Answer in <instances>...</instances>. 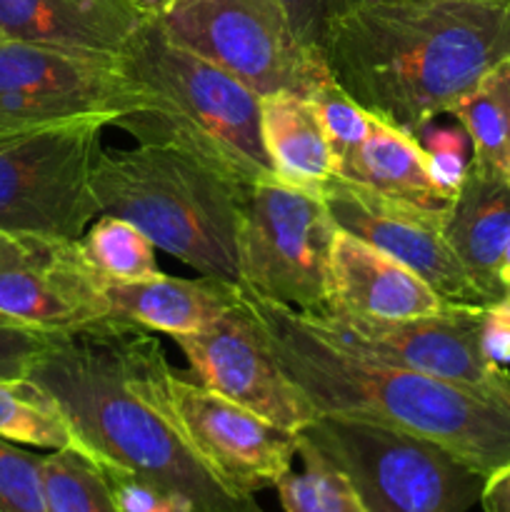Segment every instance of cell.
<instances>
[{
	"mask_svg": "<svg viewBox=\"0 0 510 512\" xmlns=\"http://www.w3.org/2000/svg\"><path fill=\"white\" fill-rule=\"evenodd\" d=\"M168 370L155 333L105 318L50 335L28 378L58 400L78 450L103 473L153 485L190 512H268L195 453L170 408Z\"/></svg>",
	"mask_w": 510,
	"mask_h": 512,
	"instance_id": "cell-1",
	"label": "cell"
},
{
	"mask_svg": "<svg viewBox=\"0 0 510 512\" xmlns=\"http://www.w3.org/2000/svg\"><path fill=\"white\" fill-rule=\"evenodd\" d=\"M320 53L360 108L420 138L510 58V0H360Z\"/></svg>",
	"mask_w": 510,
	"mask_h": 512,
	"instance_id": "cell-2",
	"label": "cell"
},
{
	"mask_svg": "<svg viewBox=\"0 0 510 512\" xmlns=\"http://www.w3.org/2000/svg\"><path fill=\"white\" fill-rule=\"evenodd\" d=\"M240 300L280 368L318 415L418 435L485 480L510 465V385L475 388L368 360L335 345L288 305L260 298L243 285Z\"/></svg>",
	"mask_w": 510,
	"mask_h": 512,
	"instance_id": "cell-3",
	"label": "cell"
},
{
	"mask_svg": "<svg viewBox=\"0 0 510 512\" xmlns=\"http://www.w3.org/2000/svg\"><path fill=\"white\" fill-rule=\"evenodd\" d=\"M120 60L148 95V108L125 113L115 128L135 143L185 150L240 185L275 180L260 133L258 93L173 43L155 18L135 33Z\"/></svg>",
	"mask_w": 510,
	"mask_h": 512,
	"instance_id": "cell-4",
	"label": "cell"
},
{
	"mask_svg": "<svg viewBox=\"0 0 510 512\" xmlns=\"http://www.w3.org/2000/svg\"><path fill=\"white\" fill-rule=\"evenodd\" d=\"M93 190L100 215L128 220L198 273L238 283V180L173 145H103Z\"/></svg>",
	"mask_w": 510,
	"mask_h": 512,
	"instance_id": "cell-5",
	"label": "cell"
},
{
	"mask_svg": "<svg viewBox=\"0 0 510 512\" xmlns=\"http://www.w3.org/2000/svg\"><path fill=\"white\" fill-rule=\"evenodd\" d=\"M298 435L348 475L365 512H468L483 495V475L403 430L318 415Z\"/></svg>",
	"mask_w": 510,
	"mask_h": 512,
	"instance_id": "cell-6",
	"label": "cell"
},
{
	"mask_svg": "<svg viewBox=\"0 0 510 512\" xmlns=\"http://www.w3.org/2000/svg\"><path fill=\"white\" fill-rule=\"evenodd\" d=\"M155 23L258 95H313L330 80L320 50L300 40L278 0H170Z\"/></svg>",
	"mask_w": 510,
	"mask_h": 512,
	"instance_id": "cell-7",
	"label": "cell"
},
{
	"mask_svg": "<svg viewBox=\"0 0 510 512\" xmlns=\"http://www.w3.org/2000/svg\"><path fill=\"white\" fill-rule=\"evenodd\" d=\"M338 235L323 195L290 185H243L238 213V283L298 313L320 315L328 303Z\"/></svg>",
	"mask_w": 510,
	"mask_h": 512,
	"instance_id": "cell-8",
	"label": "cell"
},
{
	"mask_svg": "<svg viewBox=\"0 0 510 512\" xmlns=\"http://www.w3.org/2000/svg\"><path fill=\"white\" fill-rule=\"evenodd\" d=\"M103 118H75L0 138V228L80 240L100 218L93 190Z\"/></svg>",
	"mask_w": 510,
	"mask_h": 512,
	"instance_id": "cell-9",
	"label": "cell"
},
{
	"mask_svg": "<svg viewBox=\"0 0 510 512\" xmlns=\"http://www.w3.org/2000/svg\"><path fill=\"white\" fill-rule=\"evenodd\" d=\"M143 108L148 95L120 58L0 40V138L75 118L115 125Z\"/></svg>",
	"mask_w": 510,
	"mask_h": 512,
	"instance_id": "cell-10",
	"label": "cell"
},
{
	"mask_svg": "<svg viewBox=\"0 0 510 512\" xmlns=\"http://www.w3.org/2000/svg\"><path fill=\"white\" fill-rule=\"evenodd\" d=\"M485 310L488 305L450 303L440 313L395 320L343 313L303 315L335 345L368 360L475 388H508V368L485 355Z\"/></svg>",
	"mask_w": 510,
	"mask_h": 512,
	"instance_id": "cell-11",
	"label": "cell"
},
{
	"mask_svg": "<svg viewBox=\"0 0 510 512\" xmlns=\"http://www.w3.org/2000/svg\"><path fill=\"white\" fill-rule=\"evenodd\" d=\"M105 285L80 240L0 228V328L65 335L100 323Z\"/></svg>",
	"mask_w": 510,
	"mask_h": 512,
	"instance_id": "cell-12",
	"label": "cell"
},
{
	"mask_svg": "<svg viewBox=\"0 0 510 512\" xmlns=\"http://www.w3.org/2000/svg\"><path fill=\"white\" fill-rule=\"evenodd\" d=\"M323 200L340 230L408 265L445 300L488 305L445 238V218L450 208H425L413 200L370 190L340 175L328 180Z\"/></svg>",
	"mask_w": 510,
	"mask_h": 512,
	"instance_id": "cell-13",
	"label": "cell"
},
{
	"mask_svg": "<svg viewBox=\"0 0 510 512\" xmlns=\"http://www.w3.org/2000/svg\"><path fill=\"white\" fill-rule=\"evenodd\" d=\"M170 408L203 463L238 493L275 488L293 470L298 435L268 423L243 405L203 388L170 368L165 378Z\"/></svg>",
	"mask_w": 510,
	"mask_h": 512,
	"instance_id": "cell-14",
	"label": "cell"
},
{
	"mask_svg": "<svg viewBox=\"0 0 510 512\" xmlns=\"http://www.w3.org/2000/svg\"><path fill=\"white\" fill-rule=\"evenodd\" d=\"M173 343L203 388L243 405L268 423L298 435L318 418L308 398L270 353L243 300L210 328L175 335Z\"/></svg>",
	"mask_w": 510,
	"mask_h": 512,
	"instance_id": "cell-15",
	"label": "cell"
},
{
	"mask_svg": "<svg viewBox=\"0 0 510 512\" xmlns=\"http://www.w3.org/2000/svg\"><path fill=\"white\" fill-rule=\"evenodd\" d=\"M448 305L408 265L338 228L323 313L395 320L433 315Z\"/></svg>",
	"mask_w": 510,
	"mask_h": 512,
	"instance_id": "cell-16",
	"label": "cell"
},
{
	"mask_svg": "<svg viewBox=\"0 0 510 512\" xmlns=\"http://www.w3.org/2000/svg\"><path fill=\"white\" fill-rule=\"evenodd\" d=\"M133 0H0V33L8 40L120 58L148 23Z\"/></svg>",
	"mask_w": 510,
	"mask_h": 512,
	"instance_id": "cell-17",
	"label": "cell"
},
{
	"mask_svg": "<svg viewBox=\"0 0 510 512\" xmlns=\"http://www.w3.org/2000/svg\"><path fill=\"white\" fill-rule=\"evenodd\" d=\"M445 238L488 305L505 300L500 270L510 240V183L503 173L468 160L445 218Z\"/></svg>",
	"mask_w": 510,
	"mask_h": 512,
	"instance_id": "cell-18",
	"label": "cell"
},
{
	"mask_svg": "<svg viewBox=\"0 0 510 512\" xmlns=\"http://www.w3.org/2000/svg\"><path fill=\"white\" fill-rule=\"evenodd\" d=\"M105 298L110 320L175 338L218 323L240 303V285L215 275L188 280L160 273L158 278L135 283H108Z\"/></svg>",
	"mask_w": 510,
	"mask_h": 512,
	"instance_id": "cell-19",
	"label": "cell"
},
{
	"mask_svg": "<svg viewBox=\"0 0 510 512\" xmlns=\"http://www.w3.org/2000/svg\"><path fill=\"white\" fill-rule=\"evenodd\" d=\"M260 133L278 183L323 195L335 175V158L310 95H260Z\"/></svg>",
	"mask_w": 510,
	"mask_h": 512,
	"instance_id": "cell-20",
	"label": "cell"
},
{
	"mask_svg": "<svg viewBox=\"0 0 510 512\" xmlns=\"http://www.w3.org/2000/svg\"><path fill=\"white\" fill-rule=\"evenodd\" d=\"M338 175L378 193L413 200L425 208L448 210L453 205V195L438 188L430 175L428 153L420 138L375 115L365 140L353 158L340 165Z\"/></svg>",
	"mask_w": 510,
	"mask_h": 512,
	"instance_id": "cell-21",
	"label": "cell"
},
{
	"mask_svg": "<svg viewBox=\"0 0 510 512\" xmlns=\"http://www.w3.org/2000/svg\"><path fill=\"white\" fill-rule=\"evenodd\" d=\"M0 438L40 450H78L58 400L28 375L0 378Z\"/></svg>",
	"mask_w": 510,
	"mask_h": 512,
	"instance_id": "cell-22",
	"label": "cell"
},
{
	"mask_svg": "<svg viewBox=\"0 0 510 512\" xmlns=\"http://www.w3.org/2000/svg\"><path fill=\"white\" fill-rule=\"evenodd\" d=\"M503 65V63H500ZM485 75L453 110L455 120L470 140V160L505 175L510 150V93L503 68Z\"/></svg>",
	"mask_w": 510,
	"mask_h": 512,
	"instance_id": "cell-23",
	"label": "cell"
},
{
	"mask_svg": "<svg viewBox=\"0 0 510 512\" xmlns=\"http://www.w3.org/2000/svg\"><path fill=\"white\" fill-rule=\"evenodd\" d=\"M80 243L105 283H135L160 275L153 240L118 215L95 218Z\"/></svg>",
	"mask_w": 510,
	"mask_h": 512,
	"instance_id": "cell-24",
	"label": "cell"
},
{
	"mask_svg": "<svg viewBox=\"0 0 510 512\" xmlns=\"http://www.w3.org/2000/svg\"><path fill=\"white\" fill-rule=\"evenodd\" d=\"M298 458L303 460V470H290L275 485L285 512H365L348 475L300 435Z\"/></svg>",
	"mask_w": 510,
	"mask_h": 512,
	"instance_id": "cell-25",
	"label": "cell"
},
{
	"mask_svg": "<svg viewBox=\"0 0 510 512\" xmlns=\"http://www.w3.org/2000/svg\"><path fill=\"white\" fill-rule=\"evenodd\" d=\"M43 490L48 512H123L108 475L75 448L43 455Z\"/></svg>",
	"mask_w": 510,
	"mask_h": 512,
	"instance_id": "cell-26",
	"label": "cell"
},
{
	"mask_svg": "<svg viewBox=\"0 0 510 512\" xmlns=\"http://www.w3.org/2000/svg\"><path fill=\"white\" fill-rule=\"evenodd\" d=\"M310 98H313L318 118L323 123L325 138H328L330 150H333L335 175H338L340 165L353 158V153L368 135L373 115L360 108L333 78L325 80Z\"/></svg>",
	"mask_w": 510,
	"mask_h": 512,
	"instance_id": "cell-27",
	"label": "cell"
},
{
	"mask_svg": "<svg viewBox=\"0 0 510 512\" xmlns=\"http://www.w3.org/2000/svg\"><path fill=\"white\" fill-rule=\"evenodd\" d=\"M0 512H48L43 458L0 438Z\"/></svg>",
	"mask_w": 510,
	"mask_h": 512,
	"instance_id": "cell-28",
	"label": "cell"
},
{
	"mask_svg": "<svg viewBox=\"0 0 510 512\" xmlns=\"http://www.w3.org/2000/svg\"><path fill=\"white\" fill-rule=\"evenodd\" d=\"M278 3L288 13L300 40L308 43L310 48L320 50V40H323L330 20L338 18L340 13H345L350 5L360 3V0H278Z\"/></svg>",
	"mask_w": 510,
	"mask_h": 512,
	"instance_id": "cell-29",
	"label": "cell"
},
{
	"mask_svg": "<svg viewBox=\"0 0 510 512\" xmlns=\"http://www.w3.org/2000/svg\"><path fill=\"white\" fill-rule=\"evenodd\" d=\"M110 485H113L115 500H118L123 512H190L183 503L165 495L163 490L145 485L140 480L130 478V475L120 473H105Z\"/></svg>",
	"mask_w": 510,
	"mask_h": 512,
	"instance_id": "cell-30",
	"label": "cell"
},
{
	"mask_svg": "<svg viewBox=\"0 0 510 512\" xmlns=\"http://www.w3.org/2000/svg\"><path fill=\"white\" fill-rule=\"evenodd\" d=\"M50 335L0 328V378L28 375L30 365L48 345Z\"/></svg>",
	"mask_w": 510,
	"mask_h": 512,
	"instance_id": "cell-31",
	"label": "cell"
},
{
	"mask_svg": "<svg viewBox=\"0 0 510 512\" xmlns=\"http://www.w3.org/2000/svg\"><path fill=\"white\" fill-rule=\"evenodd\" d=\"M483 348L485 355L500 368L510 365V300L488 305L485 310V328H483Z\"/></svg>",
	"mask_w": 510,
	"mask_h": 512,
	"instance_id": "cell-32",
	"label": "cell"
},
{
	"mask_svg": "<svg viewBox=\"0 0 510 512\" xmlns=\"http://www.w3.org/2000/svg\"><path fill=\"white\" fill-rule=\"evenodd\" d=\"M480 505L485 512H510V465L485 480Z\"/></svg>",
	"mask_w": 510,
	"mask_h": 512,
	"instance_id": "cell-33",
	"label": "cell"
},
{
	"mask_svg": "<svg viewBox=\"0 0 510 512\" xmlns=\"http://www.w3.org/2000/svg\"><path fill=\"white\" fill-rule=\"evenodd\" d=\"M135 5H138L140 10H143V13H148L150 18H155V15L160 13V10L165 8V5L170 3V0H133Z\"/></svg>",
	"mask_w": 510,
	"mask_h": 512,
	"instance_id": "cell-34",
	"label": "cell"
},
{
	"mask_svg": "<svg viewBox=\"0 0 510 512\" xmlns=\"http://www.w3.org/2000/svg\"><path fill=\"white\" fill-rule=\"evenodd\" d=\"M500 278H503L505 298L510 300V240H508V248H505V255H503V270H500Z\"/></svg>",
	"mask_w": 510,
	"mask_h": 512,
	"instance_id": "cell-35",
	"label": "cell"
},
{
	"mask_svg": "<svg viewBox=\"0 0 510 512\" xmlns=\"http://www.w3.org/2000/svg\"><path fill=\"white\" fill-rule=\"evenodd\" d=\"M500 68H503L505 83H508V93H510V58L505 60V63L500 65ZM505 178H508V183H510V150H508V168H505Z\"/></svg>",
	"mask_w": 510,
	"mask_h": 512,
	"instance_id": "cell-36",
	"label": "cell"
},
{
	"mask_svg": "<svg viewBox=\"0 0 510 512\" xmlns=\"http://www.w3.org/2000/svg\"><path fill=\"white\" fill-rule=\"evenodd\" d=\"M0 40H3V33H0Z\"/></svg>",
	"mask_w": 510,
	"mask_h": 512,
	"instance_id": "cell-37",
	"label": "cell"
}]
</instances>
